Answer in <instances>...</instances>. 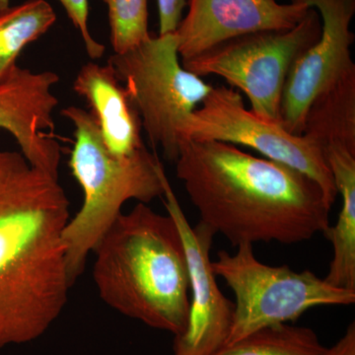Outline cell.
Masks as SVG:
<instances>
[{
  "mask_svg": "<svg viewBox=\"0 0 355 355\" xmlns=\"http://www.w3.org/2000/svg\"><path fill=\"white\" fill-rule=\"evenodd\" d=\"M176 163L200 222L233 247L293 245L330 227L333 205L311 178L225 142L182 140Z\"/></svg>",
  "mask_w": 355,
  "mask_h": 355,
  "instance_id": "6da1fadb",
  "label": "cell"
},
{
  "mask_svg": "<svg viewBox=\"0 0 355 355\" xmlns=\"http://www.w3.org/2000/svg\"><path fill=\"white\" fill-rule=\"evenodd\" d=\"M69 218L57 178L21 153L0 150V349L41 338L67 306Z\"/></svg>",
  "mask_w": 355,
  "mask_h": 355,
  "instance_id": "7a4b0ae2",
  "label": "cell"
},
{
  "mask_svg": "<svg viewBox=\"0 0 355 355\" xmlns=\"http://www.w3.org/2000/svg\"><path fill=\"white\" fill-rule=\"evenodd\" d=\"M102 300L123 316L180 336L190 312V277L174 219L146 203L121 214L93 250Z\"/></svg>",
  "mask_w": 355,
  "mask_h": 355,
  "instance_id": "3957f363",
  "label": "cell"
},
{
  "mask_svg": "<svg viewBox=\"0 0 355 355\" xmlns=\"http://www.w3.org/2000/svg\"><path fill=\"white\" fill-rule=\"evenodd\" d=\"M74 127L69 166L84 193V202L62 232L70 286L83 275L89 254L130 200L148 203L162 198L164 168L144 146L128 156L110 153L94 116L76 106L62 110Z\"/></svg>",
  "mask_w": 355,
  "mask_h": 355,
  "instance_id": "277c9868",
  "label": "cell"
},
{
  "mask_svg": "<svg viewBox=\"0 0 355 355\" xmlns=\"http://www.w3.org/2000/svg\"><path fill=\"white\" fill-rule=\"evenodd\" d=\"M179 57L174 32L150 36L108 60L139 112L149 144L173 162L184 121L214 87L184 69Z\"/></svg>",
  "mask_w": 355,
  "mask_h": 355,
  "instance_id": "5b68a950",
  "label": "cell"
},
{
  "mask_svg": "<svg viewBox=\"0 0 355 355\" xmlns=\"http://www.w3.org/2000/svg\"><path fill=\"white\" fill-rule=\"evenodd\" d=\"M211 265L235 295L225 345L266 327L296 321L318 306L355 302V291L331 286L311 270L299 272L288 266L261 263L251 244L239 245L235 254L219 252Z\"/></svg>",
  "mask_w": 355,
  "mask_h": 355,
  "instance_id": "8992f818",
  "label": "cell"
},
{
  "mask_svg": "<svg viewBox=\"0 0 355 355\" xmlns=\"http://www.w3.org/2000/svg\"><path fill=\"white\" fill-rule=\"evenodd\" d=\"M321 32V16L311 7L291 29L236 37L181 64L200 77H222L229 85L246 94L253 113L280 123L287 74L296 58L317 42Z\"/></svg>",
  "mask_w": 355,
  "mask_h": 355,
  "instance_id": "52a82bcc",
  "label": "cell"
},
{
  "mask_svg": "<svg viewBox=\"0 0 355 355\" xmlns=\"http://www.w3.org/2000/svg\"><path fill=\"white\" fill-rule=\"evenodd\" d=\"M182 140L240 144L268 160L288 166L314 180L331 205L338 193L322 147L306 135H291L280 123L245 108L242 96L226 86H214L200 108L184 121Z\"/></svg>",
  "mask_w": 355,
  "mask_h": 355,
  "instance_id": "ba28073f",
  "label": "cell"
},
{
  "mask_svg": "<svg viewBox=\"0 0 355 355\" xmlns=\"http://www.w3.org/2000/svg\"><path fill=\"white\" fill-rule=\"evenodd\" d=\"M316 9L321 16L320 38L303 51L287 74L280 123L291 135H302L306 114L320 95L355 73L352 58L354 34L350 30L355 0H292Z\"/></svg>",
  "mask_w": 355,
  "mask_h": 355,
  "instance_id": "9c48e42d",
  "label": "cell"
},
{
  "mask_svg": "<svg viewBox=\"0 0 355 355\" xmlns=\"http://www.w3.org/2000/svg\"><path fill=\"white\" fill-rule=\"evenodd\" d=\"M162 180L165 209L181 234L190 277L188 323L175 336L174 355H214L227 342L234 313V302L222 293L212 270L210 250L216 234L200 221L191 225L166 173Z\"/></svg>",
  "mask_w": 355,
  "mask_h": 355,
  "instance_id": "30bf717a",
  "label": "cell"
},
{
  "mask_svg": "<svg viewBox=\"0 0 355 355\" xmlns=\"http://www.w3.org/2000/svg\"><path fill=\"white\" fill-rule=\"evenodd\" d=\"M58 81L55 72L18 65L0 80V128L12 135L30 164L57 179L62 148L44 132L55 130L58 100L53 88Z\"/></svg>",
  "mask_w": 355,
  "mask_h": 355,
  "instance_id": "8fae6325",
  "label": "cell"
},
{
  "mask_svg": "<svg viewBox=\"0 0 355 355\" xmlns=\"http://www.w3.org/2000/svg\"><path fill=\"white\" fill-rule=\"evenodd\" d=\"M310 8L275 0H190L188 14L175 32L179 55L183 62L236 37L291 29Z\"/></svg>",
  "mask_w": 355,
  "mask_h": 355,
  "instance_id": "7c38bea8",
  "label": "cell"
},
{
  "mask_svg": "<svg viewBox=\"0 0 355 355\" xmlns=\"http://www.w3.org/2000/svg\"><path fill=\"white\" fill-rule=\"evenodd\" d=\"M73 90L88 102L110 153L132 155L144 146L139 112L111 65L84 64Z\"/></svg>",
  "mask_w": 355,
  "mask_h": 355,
  "instance_id": "4fadbf2b",
  "label": "cell"
},
{
  "mask_svg": "<svg viewBox=\"0 0 355 355\" xmlns=\"http://www.w3.org/2000/svg\"><path fill=\"white\" fill-rule=\"evenodd\" d=\"M323 151L343 200L336 225L324 232L333 246V259L324 279L331 286L355 291V150L331 142Z\"/></svg>",
  "mask_w": 355,
  "mask_h": 355,
  "instance_id": "5bb4252c",
  "label": "cell"
},
{
  "mask_svg": "<svg viewBox=\"0 0 355 355\" xmlns=\"http://www.w3.org/2000/svg\"><path fill=\"white\" fill-rule=\"evenodd\" d=\"M303 135L322 149L331 142L355 149V73L315 99L306 114Z\"/></svg>",
  "mask_w": 355,
  "mask_h": 355,
  "instance_id": "9a60e30c",
  "label": "cell"
},
{
  "mask_svg": "<svg viewBox=\"0 0 355 355\" xmlns=\"http://www.w3.org/2000/svg\"><path fill=\"white\" fill-rule=\"evenodd\" d=\"M55 21L57 14L46 0H27L0 11V80L17 67L21 51Z\"/></svg>",
  "mask_w": 355,
  "mask_h": 355,
  "instance_id": "2e32d148",
  "label": "cell"
},
{
  "mask_svg": "<svg viewBox=\"0 0 355 355\" xmlns=\"http://www.w3.org/2000/svg\"><path fill=\"white\" fill-rule=\"evenodd\" d=\"M328 349L312 329L286 323L254 331L214 355H326Z\"/></svg>",
  "mask_w": 355,
  "mask_h": 355,
  "instance_id": "e0dca14e",
  "label": "cell"
},
{
  "mask_svg": "<svg viewBox=\"0 0 355 355\" xmlns=\"http://www.w3.org/2000/svg\"><path fill=\"white\" fill-rule=\"evenodd\" d=\"M108 6L111 44L114 53H125L151 36L148 0H102Z\"/></svg>",
  "mask_w": 355,
  "mask_h": 355,
  "instance_id": "ac0fdd59",
  "label": "cell"
},
{
  "mask_svg": "<svg viewBox=\"0 0 355 355\" xmlns=\"http://www.w3.org/2000/svg\"><path fill=\"white\" fill-rule=\"evenodd\" d=\"M67 11L72 24L80 33L89 57L97 60L103 57L106 46L93 38L88 26V0H58Z\"/></svg>",
  "mask_w": 355,
  "mask_h": 355,
  "instance_id": "d6986e66",
  "label": "cell"
},
{
  "mask_svg": "<svg viewBox=\"0 0 355 355\" xmlns=\"http://www.w3.org/2000/svg\"><path fill=\"white\" fill-rule=\"evenodd\" d=\"M159 35L176 32L182 21L186 0H157Z\"/></svg>",
  "mask_w": 355,
  "mask_h": 355,
  "instance_id": "ffe728a7",
  "label": "cell"
},
{
  "mask_svg": "<svg viewBox=\"0 0 355 355\" xmlns=\"http://www.w3.org/2000/svg\"><path fill=\"white\" fill-rule=\"evenodd\" d=\"M326 355H355V324H349L345 335L328 349Z\"/></svg>",
  "mask_w": 355,
  "mask_h": 355,
  "instance_id": "44dd1931",
  "label": "cell"
},
{
  "mask_svg": "<svg viewBox=\"0 0 355 355\" xmlns=\"http://www.w3.org/2000/svg\"><path fill=\"white\" fill-rule=\"evenodd\" d=\"M10 6V0H0V11L4 10Z\"/></svg>",
  "mask_w": 355,
  "mask_h": 355,
  "instance_id": "7402d4cb",
  "label": "cell"
}]
</instances>
